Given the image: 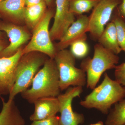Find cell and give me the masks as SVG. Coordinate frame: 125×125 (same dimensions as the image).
Returning <instances> with one entry per match:
<instances>
[{
	"label": "cell",
	"mask_w": 125,
	"mask_h": 125,
	"mask_svg": "<svg viewBox=\"0 0 125 125\" xmlns=\"http://www.w3.org/2000/svg\"><path fill=\"white\" fill-rule=\"evenodd\" d=\"M101 0H70V11L74 15H82L93 10Z\"/></svg>",
	"instance_id": "19"
},
{
	"label": "cell",
	"mask_w": 125,
	"mask_h": 125,
	"mask_svg": "<svg viewBox=\"0 0 125 125\" xmlns=\"http://www.w3.org/2000/svg\"><path fill=\"white\" fill-rule=\"evenodd\" d=\"M70 46V51L75 58H84L89 52V47L86 40L76 41Z\"/></svg>",
	"instance_id": "21"
},
{
	"label": "cell",
	"mask_w": 125,
	"mask_h": 125,
	"mask_svg": "<svg viewBox=\"0 0 125 125\" xmlns=\"http://www.w3.org/2000/svg\"><path fill=\"white\" fill-rule=\"evenodd\" d=\"M98 41L104 47L116 55L122 51L118 44L115 26L111 21L106 25Z\"/></svg>",
	"instance_id": "15"
},
{
	"label": "cell",
	"mask_w": 125,
	"mask_h": 125,
	"mask_svg": "<svg viewBox=\"0 0 125 125\" xmlns=\"http://www.w3.org/2000/svg\"><path fill=\"white\" fill-rule=\"evenodd\" d=\"M110 21L115 24L118 44L125 52V21L118 13L117 7L113 11Z\"/></svg>",
	"instance_id": "20"
},
{
	"label": "cell",
	"mask_w": 125,
	"mask_h": 125,
	"mask_svg": "<svg viewBox=\"0 0 125 125\" xmlns=\"http://www.w3.org/2000/svg\"><path fill=\"white\" fill-rule=\"evenodd\" d=\"M54 15V11L52 10L46 11L40 22L34 28L30 42L22 49L23 55L36 52L54 59L58 51L52 43L49 27L51 21Z\"/></svg>",
	"instance_id": "6"
},
{
	"label": "cell",
	"mask_w": 125,
	"mask_h": 125,
	"mask_svg": "<svg viewBox=\"0 0 125 125\" xmlns=\"http://www.w3.org/2000/svg\"><path fill=\"white\" fill-rule=\"evenodd\" d=\"M115 69L114 75L115 80L125 87V62L116 66Z\"/></svg>",
	"instance_id": "22"
},
{
	"label": "cell",
	"mask_w": 125,
	"mask_h": 125,
	"mask_svg": "<svg viewBox=\"0 0 125 125\" xmlns=\"http://www.w3.org/2000/svg\"><path fill=\"white\" fill-rule=\"evenodd\" d=\"M23 56L20 49L10 56L0 57V97L10 94L14 84L16 69Z\"/></svg>",
	"instance_id": "10"
},
{
	"label": "cell",
	"mask_w": 125,
	"mask_h": 125,
	"mask_svg": "<svg viewBox=\"0 0 125 125\" xmlns=\"http://www.w3.org/2000/svg\"><path fill=\"white\" fill-rule=\"evenodd\" d=\"M119 57L106 49L99 43L94 47L93 57L84 58L81 63V69L87 74V87L93 89L102 75L108 70L115 69L119 62Z\"/></svg>",
	"instance_id": "3"
},
{
	"label": "cell",
	"mask_w": 125,
	"mask_h": 125,
	"mask_svg": "<svg viewBox=\"0 0 125 125\" xmlns=\"http://www.w3.org/2000/svg\"><path fill=\"white\" fill-rule=\"evenodd\" d=\"M70 0H56L54 23L50 30L52 41L60 40L67 29L75 20L70 11Z\"/></svg>",
	"instance_id": "9"
},
{
	"label": "cell",
	"mask_w": 125,
	"mask_h": 125,
	"mask_svg": "<svg viewBox=\"0 0 125 125\" xmlns=\"http://www.w3.org/2000/svg\"></svg>",
	"instance_id": "31"
},
{
	"label": "cell",
	"mask_w": 125,
	"mask_h": 125,
	"mask_svg": "<svg viewBox=\"0 0 125 125\" xmlns=\"http://www.w3.org/2000/svg\"><path fill=\"white\" fill-rule=\"evenodd\" d=\"M1 36V32H0V37Z\"/></svg>",
	"instance_id": "30"
},
{
	"label": "cell",
	"mask_w": 125,
	"mask_h": 125,
	"mask_svg": "<svg viewBox=\"0 0 125 125\" xmlns=\"http://www.w3.org/2000/svg\"><path fill=\"white\" fill-rule=\"evenodd\" d=\"M4 47H3V46L0 43V53L2 51V50H3L4 49Z\"/></svg>",
	"instance_id": "28"
},
{
	"label": "cell",
	"mask_w": 125,
	"mask_h": 125,
	"mask_svg": "<svg viewBox=\"0 0 125 125\" xmlns=\"http://www.w3.org/2000/svg\"><path fill=\"white\" fill-rule=\"evenodd\" d=\"M122 0H101L88 16V32L91 38L98 40L110 22L114 10Z\"/></svg>",
	"instance_id": "7"
},
{
	"label": "cell",
	"mask_w": 125,
	"mask_h": 125,
	"mask_svg": "<svg viewBox=\"0 0 125 125\" xmlns=\"http://www.w3.org/2000/svg\"><path fill=\"white\" fill-rule=\"evenodd\" d=\"M25 0H4L0 4V12L18 20L24 19Z\"/></svg>",
	"instance_id": "16"
},
{
	"label": "cell",
	"mask_w": 125,
	"mask_h": 125,
	"mask_svg": "<svg viewBox=\"0 0 125 125\" xmlns=\"http://www.w3.org/2000/svg\"><path fill=\"white\" fill-rule=\"evenodd\" d=\"M2 107L0 112V125H24L25 120L13 100L7 102L1 97Z\"/></svg>",
	"instance_id": "14"
},
{
	"label": "cell",
	"mask_w": 125,
	"mask_h": 125,
	"mask_svg": "<svg viewBox=\"0 0 125 125\" xmlns=\"http://www.w3.org/2000/svg\"><path fill=\"white\" fill-rule=\"evenodd\" d=\"M117 10L118 13L125 21V0H122L121 4L117 7Z\"/></svg>",
	"instance_id": "24"
},
{
	"label": "cell",
	"mask_w": 125,
	"mask_h": 125,
	"mask_svg": "<svg viewBox=\"0 0 125 125\" xmlns=\"http://www.w3.org/2000/svg\"><path fill=\"white\" fill-rule=\"evenodd\" d=\"M89 125H104V123L103 122L101 121H99L97 122V123Z\"/></svg>",
	"instance_id": "27"
},
{
	"label": "cell",
	"mask_w": 125,
	"mask_h": 125,
	"mask_svg": "<svg viewBox=\"0 0 125 125\" xmlns=\"http://www.w3.org/2000/svg\"><path fill=\"white\" fill-rule=\"evenodd\" d=\"M83 92V87H70L64 93L57 96L60 104V125H79L84 122L83 114L74 112L72 107L73 99L80 97Z\"/></svg>",
	"instance_id": "8"
},
{
	"label": "cell",
	"mask_w": 125,
	"mask_h": 125,
	"mask_svg": "<svg viewBox=\"0 0 125 125\" xmlns=\"http://www.w3.org/2000/svg\"><path fill=\"white\" fill-rule=\"evenodd\" d=\"M33 104L34 112L30 117V120L32 122L55 116L59 112L60 104L57 97L41 98Z\"/></svg>",
	"instance_id": "13"
},
{
	"label": "cell",
	"mask_w": 125,
	"mask_h": 125,
	"mask_svg": "<svg viewBox=\"0 0 125 125\" xmlns=\"http://www.w3.org/2000/svg\"></svg>",
	"instance_id": "32"
},
{
	"label": "cell",
	"mask_w": 125,
	"mask_h": 125,
	"mask_svg": "<svg viewBox=\"0 0 125 125\" xmlns=\"http://www.w3.org/2000/svg\"><path fill=\"white\" fill-rule=\"evenodd\" d=\"M125 97V87L105 73L101 84L94 89L80 104L85 108H94L103 114H107L112 106Z\"/></svg>",
	"instance_id": "2"
},
{
	"label": "cell",
	"mask_w": 125,
	"mask_h": 125,
	"mask_svg": "<svg viewBox=\"0 0 125 125\" xmlns=\"http://www.w3.org/2000/svg\"><path fill=\"white\" fill-rule=\"evenodd\" d=\"M32 86L21 93L30 104L46 97H57L60 94L59 74L54 59L49 58L34 76Z\"/></svg>",
	"instance_id": "1"
},
{
	"label": "cell",
	"mask_w": 125,
	"mask_h": 125,
	"mask_svg": "<svg viewBox=\"0 0 125 125\" xmlns=\"http://www.w3.org/2000/svg\"><path fill=\"white\" fill-rule=\"evenodd\" d=\"M114 105L108 115L105 125H125V99H123Z\"/></svg>",
	"instance_id": "18"
},
{
	"label": "cell",
	"mask_w": 125,
	"mask_h": 125,
	"mask_svg": "<svg viewBox=\"0 0 125 125\" xmlns=\"http://www.w3.org/2000/svg\"><path fill=\"white\" fill-rule=\"evenodd\" d=\"M38 52H30L21 57L16 69L15 82L9 99L13 100L18 94L28 89L39 68L48 60L45 54Z\"/></svg>",
	"instance_id": "4"
},
{
	"label": "cell",
	"mask_w": 125,
	"mask_h": 125,
	"mask_svg": "<svg viewBox=\"0 0 125 125\" xmlns=\"http://www.w3.org/2000/svg\"><path fill=\"white\" fill-rule=\"evenodd\" d=\"M32 125H60V116H55L42 120L33 121Z\"/></svg>",
	"instance_id": "23"
},
{
	"label": "cell",
	"mask_w": 125,
	"mask_h": 125,
	"mask_svg": "<svg viewBox=\"0 0 125 125\" xmlns=\"http://www.w3.org/2000/svg\"><path fill=\"white\" fill-rule=\"evenodd\" d=\"M47 4L45 1L39 4L25 7L24 19L31 28H34L46 13Z\"/></svg>",
	"instance_id": "17"
},
{
	"label": "cell",
	"mask_w": 125,
	"mask_h": 125,
	"mask_svg": "<svg viewBox=\"0 0 125 125\" xmlns=\"http://www.w3.org/2000/svg\"><path fill=\"white\" fill-rule=\"evenodd\" d=\"M44 0H25V6L26 7H29L32 6L37 4Z\"/></svg>",
	"instance_id": "25"
},
{
	"label": "cell",
	"mask_w": 125,
	"mask_h": 125,
	"mask_svg": "<svg viewBox=\"0 0 125 125\" xmlns=\"http://www.w3.org/2000/svg\"><path fill=\"white\" fill-rule=\"evenodd\" d=\"M0 29L6 33L10 40L9 46L0 53V57L13 55L30 39L28 33L22 28L14 25H2L0 27Z\"/></svg>",
	"instance_id": "12"
},
{
	"label": "cell",
	"mask_w": 125,
	"mask_h": 125,
	"mask_svg": "<svg viewBox=\"0 0 125 125\" xmlns=\"http://www.w3.org/2000/svg\"><path fill=\"white\" fill-rule=\"evenodd\" d=\"M4 0H0V3H1V2Z\"/></svg>",
	"instance_id": "29"
},
{
	"label": "cell",
	"mask_w": 125,
	"mask_h": 125,
	"mask_svg": "<svg viewBox=\"0 0 125 125\" xmlns=\"http://www.w3.org/2000/svg\"><path fill=\"white\" fill-rule=\"evenodd\" d=\"M46 4L47 5L49 6L51 4L52 0H44Z\"/></svg>",
	"instance_id": "26"
},
{
	"label": "cell",
	"mask_w": 125,
	"mask_h": 125,
	"mask_svg": "<svg viewBox=\"0 0 125 125\" xmlns=\"http://www.w3.org/2000/svg\"><path fill=\"white\" fill-rule=\"evenodd\" d=\"M88 23V16L84 15L78 16L77 19L68 28L59 40L56 47L57 51L65 49L76 41L82 39L87 40Z\"/></svg>",
	"instance_id": "11"
},
{
	"label": "cell",
	"mask_w": 125,
	"mask_h": 125,
	"mask_svg": "<svg viewBox=\"0 0 125 125\" xmlns=\"http://www.w3.org/2000/svg\"><path fill=\"white\" fill-rule=\"evenodd\" d=\"M75 58L69 50L66 49L58 51L54 57L59 72L61 91L72 86L83 87L86 84V73L76 67Z\"/></svg>",
	"instance_id": "5"
}]
</instances>
